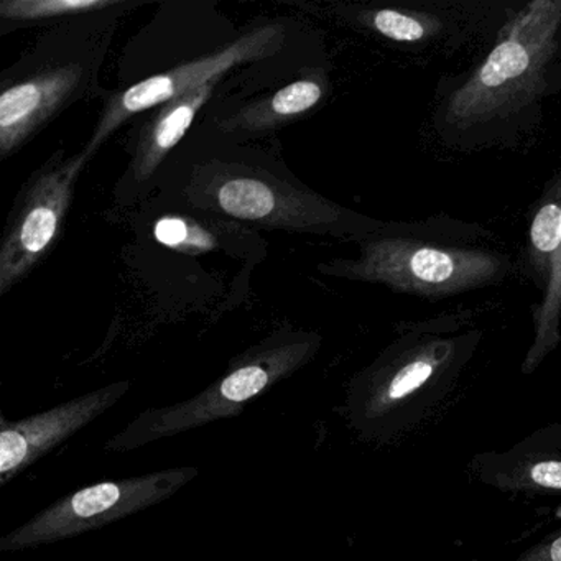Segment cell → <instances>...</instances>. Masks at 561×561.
Returning a JSON list of instances; mask_svg holds the SVG:
<instances>
[{
  "label": "cell",
  "instance_id": "cell-1",
  "mask_svg": "<svg viewBox=\"0 0 561 561\" xmlns=\"http://www.w3.org/2000/svg\"><path fill=\"white\" fill-rule=\"evenodd\" d=\"M489 236L482 226L443 219L386 222L359 242L357 257L327 262L320 272L428 300L456 297L511 275L514 264L507 254L476 244Z\"/></svg>",
  "mask_w": 561,
  "mask_h": 561
},
{
  "label": "cell",
  "instance_id": "cell-2",
  "mask_svg": "<svg viewBox=\"0 0 561 561\" xmlns=\"http://www.w3.org/2000/svg\"><path fill=\"white\" fill-rule=\"evenodd\" d=\"M561 0H535L512 18L504 37L436 106V130L455 146L495 139L537 106L557 54Z\"/></svg>",
  "mask_w": 561,
  "mask_h": 561
},
{
  "label": "cell",
  "instance_id": "cell-3",
  "mask_svg": "<svg viewBox=\"0 0 561 561\" xmlns=\"http://www.w3.org/2000/svg\"><path fill=\"white\" fill-rule=\"evenodd\" d=\"M127 4L75 19L41 38L0 78V159H11L51 121L93 90Z\"/></svg>",
  "mask_w": 561,
  "mask_h": 561
},
{
  "label": "cell",
  "instance_id": "cell-4",
  "mask_svg": "<svg viewBox=\"0 0 561 561\" xmlns=\"http://www.w3.org/2000/svg\"><path fill=\"white\" fill-rule=\"evenodd\" d=\"M469 323L471 311L403 323L399 340L351 383L347 413L353 425L376 432L451 382L481 343V330H462Z\"/></svg>",
  "mask_w": 561,
  "mask_h": 561
},
{
  "label": "cell",
  "instance_id": "cell-5",
  "mask_svg": "<svg viewBox=\"0 0 561 561\" xmlns=\"http://www.w3.org/2000/svg\"><path fill=\"white\" fill-rule=\"evenodd\" d=\"M321 346L310 331H284L262 341L232 360L228 373L192 399L139 413L107 439V453H127L150 443L232 419L245 405L307 366Z\"/></svg>",
  "mask_w": 561,
  "mask_h": 561
},
{
  "label": "cell",
  "instance_id": "cell-6",
  "mask_svg": "<svg viewBox=\"0 0 561 561\" xmlns=\"http://www.w3.org/2000/svg\"><path fill=\"white\" fill-rule=\"evenodd\" d=\"M186 202L203 211L236 221L311 234L350 236L363 241L386 222L280 182L271 173L241 163H202L185 186Z\"/></svg>",
  "mask_w": 561,
  "mask_h": 561
},
{
  "label": "cell",
  "instance_id": "cell-7",
  "mask_svg": "<svg viewBox=\"0 0 561 561\" xmlns=\"http://www.w3.org/2000/svg\"><path fill=\"white\" fill-rule=\"evenodd\" d=\"M198 474L196 466H175L78 489L0 538V551L18 553L90 534L169 501Z\"/></svg>",
  "mask_w": 561,
  "mask_h": 561
},
{
  "label": "cell",
  "instance_id": "cell-8",
  "mask_svg": "<svg viewBox=\"0 0 561 561\" xmlns=\"http://www.w3.org/2000/svg\"><path fill=\"white\" fill-rule=\"evenodd\" d=\"M90 162L84 150H58L25 182L0 245V295L24 282L54 251L64 232L78 179Z\"/></svg>",
  "mask_w": 561,
  "mask_h": 561
},
{
  "label": "cell",
  "instance_id": "cell-9",
  "mask_svg": "<svg viewBox=\"0 0 561 561\" xmlns=\"http://www.w3.org/2000/svg\"><path fill=\"white\" fill-rule=\"evenodd\" d=\"M284 42L285 32L280 25L255 27L215 54L186 61L113 94L104 104L91 139L84 146V156L88 160L93 159L103 144L137 114L157 110L203 84L219 81L239 65L254 64L271 57L284 47Z\"/></svg>",
  "mask_w": 561,
  "mask_h": 561
},
{
  "label": "cell",
  "instance_id": "cell-10",
  "mask_svg": "<svg viewBox=\"0 0 561 561\" xmlns=\"http://www.w3.org/2000/svg\"><path fill=\"white\" fill-rule=\"evenodd\" d=\"M129 389V380H121L25 419L8 420L2 416L0 485H8L71 436L87 428L90 423L113 409Z\"/></svg>",
  "mask_w": 561,
  "mask_h": 561
},
{
  "label": "cell",
  "instance_id": "cell-11",
  "mask_svg": "<svg viewBox=\"0 0 561 561\" xmlns=\"http://www.w3.org/2000/svg\"><path fill=\"white\" fill-rule=\"evenodd\" d=\"M219 81H211L203 84L157 107V113L144 124L134 144L133 159L127 170L133 185L140 186L152 179L163 160L188 134L193 121L208 103Z\"/></svg>",
  "mask_w": 561,
  "mask_h": 561
},
{
  "label": "cell",
  "instance_id": "cell-12",
  "mask_svg": "<svg viewBox=\"0 0 561 561\" xmlns=\"http://www.w3.org/2000/svg\"><path fill=\"white\" fill-rule=\"evenodd\" d=\"M482 478L508 494L561 495V448L527 439L497 456Z\"/></svg>",
  "mask_w": 561,
  "mask_h": 561
},
{
  "label": "cell",
  "instance_id": "cell-13",
  "mask_svg": "<svg viewBox=\"0 0 561 561\" xmlns=\"http://www.w3.org/2000/svg\"><path fill=\"white\" fill-rule=\"evenodd\" d=\"M327 90V77L321 71L300 78L271 96L245 104L222 123V129L242 134H264L280 129L320 106Z\"/></svg>",
  "mask_w": 561,
  "mask_h": 561
},
{
  "label": "cell",
  "instance_id": "cell-14",
  "mask_svg": "<svg viewBox=\"0 0 561 561\" xmlns=\"http://www.w3.org/2000/svg\"><path fill=\"white\" fill-rule=\"evenodd\" d=\"M561 244V170L548 183L535 205L528 225L524 268L531 284L543 294L550 282Z\"/></svg>",
  "mask_w": 561,
  "mask_h": 561
},
{
  "label": "cell",
  "instance_id": "cell-15",
  "mask_svg": "<svg viewBox=\"0 0 561 561\" xmlns=\"http://www.w3.org/2000/svg\"><path fill=\"white\" fill-rule=\"evenodd\" d=\"M363 27L400 45H428L448 34L449 21L436 11L412 8H376L356 14Z\"/></svg>",
  "mask_w": 561,
  "mask_h": 561
},
{
  "label": "cell",
  "instance_id": "cell-16",
  "mask_svg": "<svg viewBox=\"0 0 561 561\" xmlns=\"http://www.w3.org/2000/svg\"><path fill=\"white\" fill-rule=\"evenodd\" d=\"M126 0H4L0 21L22 27L51 21H75L126 8Z\"/></svg>",
  "mask_w": 561,
  "mask_h": 561
},
{
  "label": "cell",
  "instance_id": "cell-17",
  "mask_svg": "<svg viewBox=\"0 0 561 561\" xmlns=\"http://www.w3.org/2000/svg\"><path fill=\"white\" fill-rule=\"evenodd\" d=\"M534 337L522 363V374L530 376L561 344V244L550 282L540 301L531 308Z\"/></svg>",
  "mask_w": 561,
  "mask_h": 561
},
{
  "label": "cell",
  "instance_id": "cell-18",
  "mask_svg": "<svg viewBox=\"0 0 561 561\" xmlns=\"http://www.w3.org/2000/svg\"><path fill=\"white\" fill-rule=\"evenodd\" d=\"M156 234L163 244L180 249V251L211 249V241L206 232L190 225L186 219H163V221L157 222Z\"/></svg>",
  "mask_w": 561,
  "mask_h": 561
},
{
  "label": "cell",
  "instance_id": "cell-19",
  "mask_svg": "<svg viewBox=\"0 0 561 561\" xmlns=\"http://www.w3.org/2000/svg\"><path fill=\"white\" fill-rule=\"evenodd\" d=\"M514 561H561V531L538 541Z\"/></svg>",
  "mask_w": 561,
  "mask_h": 561
}]
</instances>
